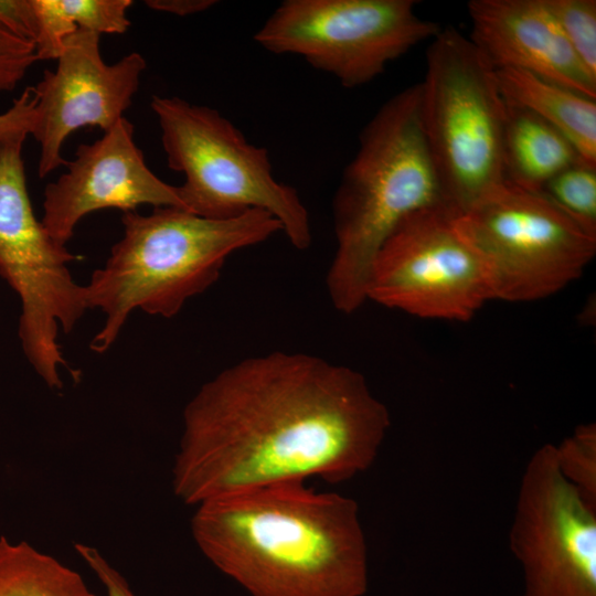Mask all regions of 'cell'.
Segmentation results:
<instances>
[{
    "mask_svg": "<svg viewBox=\"0 0 596 596\" xmlns=\"http://www.w3.org/2000/svg\"><path fill=\"white\" fill-rule=\"evenodd\" d=\"M36 93L34 86H28L13 100L6 113L0 114V140L18 134L30 135L36 117Z\"/></svg>",
    "mask_w": 596,
    "mask_h": 596,
    "instance_id": "24",
    "label": "cell"
},
{
    "mask_svg": "<svg viewBox=\"0 0 596 596\" xmlns=\"http://www.w3.org/2000/svg\"><path fill=\"white\" fill-rule=\"evenodd\" d=\"M422 123L446 204L460 214L505 180L507 103L469 36L441 28L426 51Z\"/></svg>",
    "mask_w": 596,
    "mask_h": 596,
    "instance_id": "5",
    "label": "cell"
},
{
    "mask_svg": "<svg viewBox=\"0 0 596 596\" xmlns=\"http://www.w3.org/2000/svg\"><path fill=\"white\" fill-rule=\"evenodd\" d=\"M582 161L573 145L528 110L507 104L503 138L505 180L541 191L556 174Z\"/></svg>",
    "mask_w": 596,
    "mask_h": 596,
    "instance_id": "16",
    "label": "cell"
},
{
    "mask_svg": "<svg viewBox=\"0 0 596 596\" xmlns=\"http://www.w3.org/2000/svg\"><path fill=\"white\" fill-rule=\"evenodd\" d=\"M509 547L523 572L520 596H596V510L561 475L553 444L526 462Z\"/></svg>",
    "mask_w": 596,
    "mask_h": 596,
    "instance_id": "11",
    "label": "cell"
},
{
    "mask_svg": "<svg viewBox=\"0 0 596 596\" xmlns=\"http://www.w3.org/2000/svg\"><path fill=\"white\" fill-rule=\"evenodd\" d=\"M145 68L146 60L137 52L106 64L97 33L77 30L64 40L55 71L45 70L34 86L38 103L31 135L40 145V178L66 164L61 149L73 131L96 126L105 132L124 117Z\"/></svg>",
    "mask_w": 596,
    "mask_h": 596,
    "instance_id": "12",
    "label": "cell"
},
{
    "mask_svg": "<svg viewBox=\"0 0 596 596\" xmlns=\"http://www.w3.org/2000/svg\"><path fill=\"white\" fill-rule=\"evenodd\" d=\"M67 172L46 185L42 224L65 246L77 223L105 209L135 211L141 204L184 209L178 187L158 178L147 166L125 117L92 143H82ZM185 210V209H184Z\"/></svg>",
    "mask_w": 596,
    "mask_h": 596,
    "instance_id": "13",
    "label": "cell"
},
{
    "mask_svg": "<svg viewBox=\"0 0 596 596\" xmlns=\"http://www.w3.org/2000/svg\"><path fill=\"white\" fill-rule=\"evenodd\" d=\"M39 19L35 50L39 60H57L64 40L84 30L118 34L128 30L131 0H33Z\"/></svg>",
    "mask_w": 596,
    "mask_h": 596,
    "instance_id": "17",
    "label": "cell"
},
{
    "mask_svg": "<svg viewBox=\"0 0 596 596\" xmlns=\"http://www.w3.org/2000/svg\"><path fill=\"white\" fill-rule=\"evenodd\" d=\"M0 596H96L81 575L29 543L0 538Z\"/></svg>",
    "mask_w": 596,
    "mask_h": 596,
    "instance_id": "18",
    "label": "cell"
},
{
    "mask_svg": "<svg viewBox=\"0 0 596 596\" xmlns=\"http://www.w3.org/2000/svg\"><path fill=\"white\" fill-rule=\"evenodd\" d=\"M121 222L123 237L84 286L87 309L106 316L91 342L97 353L113 345L134 309L174 317L219 279L230 255L283 232L279 221L259 209L216 220L159 206L147 215L124 212Z\"/></svg>",
    "mask_w": 596,
    "mask_h": 596,
    "instance_id": "3",
    "label": "cell"
},
{
    "mask_svg": "<svg viewBox=\"0 0 596 596\" xmlns=\"http://www.w3.org/2000/svg\"><path fill=\"white\" fill-rule=\"evenodd\" d=\"M38 60L34 43L0 29V91L14 89Z\"/></svg>",
    "mask_w": 596,
    "mask_h": 596,
    "instance_id": "22",
    "label": "cell"
},
{
    "mask_svg": "<svg viewBox=\"0 0 596 596\" xmlns=\"http://www.w3.org/2000/svg\"><path fill=\"white\" fill-rule=\"evenodd\" d=\"M168 167L182 172L184 209L207 219H230L251 209L270 213L299 251L312 241L309 212L298 191L278 181L268 151L247 141L219 110L180 97L153 95Z\"/></svg>",
    "mask_w": 596,
    "mask_h": 596,
    "instance_id": "6",
    "label": "cell"
},
{
    "mask_svg": "<svg viewBox=\"0 0 596 596\" xmlns=\"http://www.w3.org/2000/svg\"><path fill=\"white\" fill-rule=\"evenodd\" d=\"M455 223L486 268L492 300L550 297L579 278L596 254V234L542 191L509 181Z\"/></svg>",
    "mask_w": 596,
    "mask_h": 596,
    "instance_id": "7",
    "label": "cell"
},
{
    "mask_svg": "<svg viewBox=\"0 0 596 596\" xmlns=\"http://www.w3.org/2000/svg\"><path fill=\"white\" fill-rule=\"evenodd\" d=\"M145 3L157 11L185 17L203 12L217 2L214 0H147Z\"/></svg>",
    "mask_w": 596,
    "mask_h": 596,
    "instance_id": "26",
    "label": "cell"
},
{
    "mask_svg": "<svg viewBox=\"0 0 596 596\" xmlns=\"http://www.w3.org/2000/svg\"><path fill=\"white\" fill-rule=\"evenodd\" d=\"M0 29L35 44L39 19L33 0H0Z\"/></svg>",
    "mask_w": 596,
    "mask_h": 596,
    "instance_id": "23",
    "label": "cell"
},
{
    "mask_svg": "<svg viewBox=\"0 0 596 596\" xmlns=\"http://www.w3.org/2000/svg\"><path fill=\"white\" fill-rule=\"evenodd\" d=\"M470 40L496 70L511 68L596 99L590 76L568 44L546 0H471Z\"/></svg>",
    "mask_w": 596,
    "mask_h": 596,
    "instance_id": "14",
    "label": "cell"
},
{
    "mask_svg": "<svg viewBox=\"0 0 596 596\" xmlns=\"http://www.w3.org/2000/svg\"><path fill=\"white\" fill-rule=\"evenodd\" d=\"M74 549L103 584L107 596H136L125 577L97 549L83 543H76Z\"/></svg>",
    "mask_w": 596,
    "mask_h": 596,
    "instance_id": "25",
    "label": "cell"
},
{
    "mask_svg": "<svg viewBox=\"0 0 596 596\" xmlns=\"http://www.w3.org/2000/svg\"><path fill=\"white\" fill-rule=\"evenodd\" d=\"M445 204L404 220L371 266L366 300L422 319L469 321L492 294L486 268Z\"/></svg>",
    "mask_w": 596,
    "mask_h": 596,
    "instance_id": "10",
    "label": "cell"
},
{
    "mask_svg": "<svg viewBox=\"0 0 596 596\" xmlns=\"http://www.w3.org/2000/svg\"><path fill=\"white\" fill-rule=\"evenodd\" d=\"M391 426L356 370L302 352L246 358L204 383L183 411L172 489L183 503L372 467Z\"/></svg>",
    "mask_w": 596,
    "mask_h": 596,
    "instance_id": "1",
    "label": "cell"
},
{
    "mask_svg": "<svg viewBox=\"0 0 596 596\" xmlns=\"http://www.w3.org/2000/svg\"><path fill=\"white\" fill-rule=\"evenodd\" d=\"M191 533L252 596H363L368 547L350 497L283 482L205 501Z\"/></svg>",
    "mask_w": 596,
    "mask_h": 596,
    "instance_id": "2",
    "label": "cell"
},
{
    "mask_svg": "<svg viewBox=\"0 0 596 596\" xmlns=\"http://www.w3.org/2000/svg\"><path fill=\"white\" fill-rule=\"evenodd\" d=\"M26 134L0 140V276L21 301L19 338L35 372L51 389H62L60 369L68 368L57 333L73 330L87 310L84 286L67 264L78 257L57 244L40 222L26 188L23 142Z\"/></svg>",
    "mask_w": 596,
    "mask_h": 596,
    "instance_id": "8",
    "label": "cell"
},
{
    "mask_svg": "<svg viewBox=\"0 0 596 596\" xmlns=\"http://www.w3.org/2000/svg\"><path fill=\"white\" fill-rule=\"evenodd\" d=\"M541 191L596 234V166L577 161L551 179Z\"/></svg>",
    "mask_w": 596,
    "mask_h": 596,
    "instance_id": "20",
    "label": "cell"
},
{
    "mask_svg": "<svg viewBox=\"0 0 596 596\" xmlns=\"http://www.w3.org/2000/svg\"><path fill=\"white\" fill-rule=\"evenodd\" d=\"M546 4L579 62L596 78V1L546 0Z\"/></svg>",
    "mask_w": 596,
    "mask_h": 596,
    "instance_id": "21",
    "label": "cell"
},
{
    "mask_svg": "<svg viewBox=\"0 0 596 596\" xmlns=\"http://www.w3.org/2000/svg\"><path fill=\"white\" fill-rule=\"evenodd\" d=\"M507 104L535 115L561 132L585 163L596 166V99L533 74L496 70Z\"/></svg>",
    "mask_w": 596,
    "mask_h": 596,
    "instance_id": "15",
    "label": "cell"
},
{
    "mask_svg": "<svg viewBox=\"0 0 596 596\" xmlns=\"http://www.w3.org/2000/svg\"><path fill=\"white\" fill-rule=\"evenodd\" d=\"M446 204L422 123V87L386 100L359 136L332 201L337 249L326 284L333 307L350 315L366 301L379 249L414 213ZM448 206V205H447Z\"/></svg>",
    "mask_w": 596,
    "mask_h": 596,
    "instance_id": "4",
    "label": "cell"
},
{
    "mask_svg": "<svg viewBox=\"0 0 596 596\" xmlns=\"http://www.w3.org/2000/svg\"><path fill=\"white\" fill-rule=\"evenodd\" d=\"M557 468L584 502L596 510V424L578 425L554 445Z\"/></svg>",
    "mask_w": 596,
    "mask_h": 596,
    "instance_id": "19",
    "label": "cell"
},
{
    "mask_svg": "<svg viewBox=\"0 0 596 596\" xmlns=\"http://www.w3.org/2000/svg\"><path fill=\"white\" fill-rule=\"evenodd\" d=\"M415 0H286L255 33L274 54L304 58L347 88L365 85L441 26Z\"/></svg>",
    "mask_w": 596,
    "mask_h": 596,
    "instance_id": "9",
    "label": "cell"
}]
</instances>
